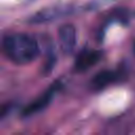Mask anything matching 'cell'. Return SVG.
<instances>
[{
	"instance_id": "6da1fadb",
	"label": "cell",
	"mask_w": 135,
	"mask_h": 135,
	"mask_svg": "<svg viewBox=\"0 0 135 135\" xmlns=\"http://www.w3.org/2000/svg\"><path fill=\"white\" fill-rule=\"evenodd\" d=\"M0 52L16 64H26L36 59L39 54L37 40L22 33L8 34L0 40Z\"/></svg>"
},
{
	"instance_id": "7a4b0ae2",
	"label": "cell",
	"mask_w": 135,
	"mask_h": 135,
	"mask_svg": "<svg viewBox=\"0 0 135 135\" xmlns=\"http://www.w3.org/2000/svg\"><path fill=\"white\" fill-rule=\"evenodd\" d=\"M60 83L59 82H54L46 91H44L39 97H37L33 102H31L24 110H23V116H30L33 114H36L40 111H42L44 108L49 105L53 97L55 96V93L59 89Z\"/></svg>"
},
{
	"instance_id": "3957f363",
	"label": "cell",
	"mask_w": 135,
	"mask_h": 135,
	"mask_svg": "<svg viewBox=\"0 0 135 135\" xmlns=\"http://www.w3.org/2000/svg\"><path fill=\"white\" fill-rule=\"evenodd\" d=\"M58 39L62 52L65 54L72 53L76 45V30L74 25L70 23L61 25L58 30Z\"/></svg>"
},
{
	"instance_id": "277c9868",
	"label": "cell",
	"mask_w": 135,
	"mask_h": 135,
	"mask_svg": "<svg viewBox=\"0 0 135 135\" xmlns=\"http://www.w3.org/2000/svg\"><path fill=\"white\" fill-rule=\"evenodd\" d=\"M101 58V53L97 50H83L75 59L74 68L78 72H84L94 66Z\"/></svg>"
},
{
	"instance_id": "5b68a950",
	"label": "cell",
	"mask_w": 135,
	"mask_h": 135,
	"mask_svg": "<svg viewBox=\"0 0 135 135\" xmlns=\"http://www.w3.org/2000/svg\"><path fill=\"white\" fill-rule=\"evenodd\" d=\"M118 74L114 71H101L97 73L91 80V86L95 91L103 90L104 88L111 85L118 79Z\"/></svg>"
}]
</instances>
